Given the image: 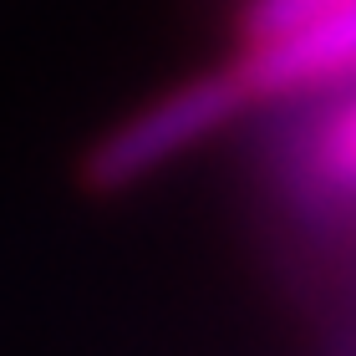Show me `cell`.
Segmentation results:
<instances>
[{
	"label": "cell",
	"mask_w": 356,
	"mask_h": 356,
	"mask_svg": "<svg viewBox=\"0 0 356 356\" xmlns=\"http://www.w3.org/2000/svg\"><path fill=\"white\" fill-rule=\"evenodd\" d=\"M245 92L229 76V67L188 76V82L168 87L163 97H153L148 107H138L127 122H118L112 133H102L87 148L82 178L97 193H122L153 178L158 168H168L173 158H184L188 148L209 143L214 133H224L239 112H245Z\"/></svg>",
	"instance_id": "cell-1"
},
{
	"label": "cell",
	"mask_w": 356,
	"mask_h": 356,
	"mask_svg": "<svg viewBox=\"0 0 356 356\" xmlns=\"http://www.w3.org/2000/svg\"><path fill=\"white\" fill-rule=\"evenodd\" d=\"M245 102H280V97H311L356 82V10H336L321 21H305L280 36L239 46L229 61Z\"/></svg>",
	"instance_id": "cell-2"
},
{
	"label": "cell",
	"mask_w": 356,
	"mask_h": 356,
	"mask_svg": "<svg viewBox=\"0 0 356 356\" xmlns=\"http://www.w3.org/2000/svg\"><path fill=\"white\" fill-rule=\"evenodd\" d=\"M311 168L321 184L356 193V82L346 87V97L321 118L316 138H311Z\"/></svg>",
	"instance_id": "cell-3"
},
{
	"label": "cell",
	"mask_w": 356,
	"mask_h": 356,
	"mask_svg": "<svg viewBox=\"0 0 356 356\" xmlns=\"http://www.w3.org/2000/svg\"><path fill=\"white\" fill-rule=\"evenodd\" d=\"M336 10H356V0H245V10H239V46L296 31V26L336 15Z\"/></svg>",
	"instance_id": "cell-4"
}]
</instances>
